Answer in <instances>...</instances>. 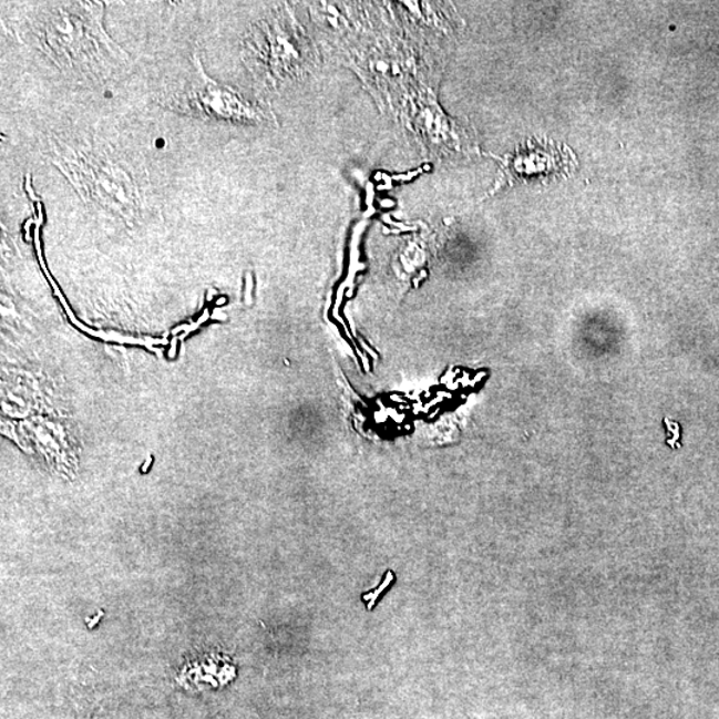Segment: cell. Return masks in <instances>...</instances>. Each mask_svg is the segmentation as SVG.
Returning <instances> with one entry per match:
<instances>
[{
	"label": "cell",
	"instance_id": "1",
	"mask_svg": "<svg viewBox=\"0 0 719 719\" xmlns=\"http://www.w3.org/2000/svg\"><path fill=\"white\" fill-rule=\"evenodd\" d=\"M30 34L59 68L71 71L96 74L125 58L105 34L103 3H50L31 19Z\"/></svg>",
	"mask_w": 719,
	"mask_h": 719
},
{
	"label": "cell",
	"instance_id": "2",
	"mask_svg": "<svg viewBox=\"0 0 719 719\" xmlns=\"http://www.w3.org/2000/svg\"><path fill=\"white\" fill-rule=\"evenodd\" d=\"M61 168L85 199L123 216H134L141 209L135 183L119 164L94 153L65 150Z\"/></svg>",
	"mask_w": 719,
	"mask_h": 719
},
{
	"label": "cell",
	"instance_id": "3",
	"mask_svg": "<svg viewBox=\"0 0 719 719\" xmlns=\"http://www.w3.org/2000/svg\"><path fill=\"white\" fill-rule=\"evenodd\" d=\"M196 78L189 84L186 103L197 115L206 119H220V121H260V110L244 101L236 92L217 84L209 79L196 61Z\"/></svg>",
	"mask_w": 719,
	"mask_h": 719
},
{
	"label": "cell",
	"instance_id": "4",
	"mask_svg": "<svg viewBox=\"0 0 719 719\" xmlns=\"http://www.w3.org/2000/svg\"><path fill=\"white\" fill-rule=\"evenodd\" d=\"M259 38H256L254 49L257 55L261 57L259 62H263L270 74H283L284 72L291 71L289 69L296 68V61H299L298 52H296L294 44V37L289 34L286 28H281L279 22L274 25H266L260 30Z\"/></svg>",
	"mask_w": 719,
	"mask_h": 719
},
{
	"label": "cell",
	"instance_id": "5",
	"mask_svg": "<svg viewBox=\"0 0 719 719\" xmlns=\"http://www.w3.org/2000/svg\"><path fill=\"white\" fill-rule=\"evenodd\" d=\"M393 579H394V574L392 572H388L384 582H382V584L379 586L378 589L373 592L364 593V595H362V599H364V602L367 603V608L369 610L373 609V606L376 602H378V598L380 597L381 593H384L389 588V586H391Z\"/></svg>",
	"mask_w": 719,
	"mask_h": 719
},
{
	"label": "cell",
	"instance_id": "6",
	"mask_svg": "<svg viewBox=\"0 0 719 719\" xmlns=\"http://www.w3.org/2000/svg\"><path fill=\"white\" fill-rule=\"evenodd\" d=\"M84 719H89V718H84Z\"/></svg>",
	"mask_w": 719,
	"mask_h": 719
}]
</instances>
